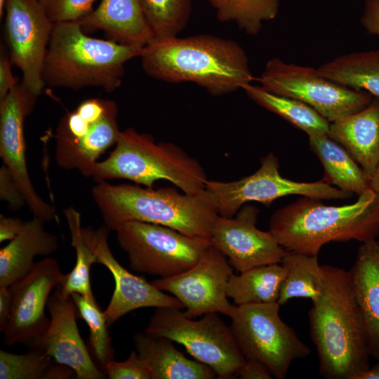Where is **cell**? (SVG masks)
<instances>
[{
  "mask_svg": "<svg viewBox=\"0 0 379 379\" xmlns=\"http://www.w3.org/2000/svg\"><path fill=\"white\" fill-rule=\"evenodd\" d=\"M322 271L321 292L308 314L319 371L327 379H355L370 367L365 319L350 272L327 265H322Z\"/></svg>",
  "mask_w": 379,
  "mask_h": 379,
  "instance_id": "6da1fadb",
  "label": "cell"
},
{
  "mask_svg": "<svg viewBox=\"0 0 379 379\" xmlns=\"http://www.w3.org/2000/svg\"><path fill=\"white\" fill-rule=\"evenodd\" d=\"M140 58L149 77L168 83L192 82L214 96L243 89L257 79L237 41L211 34L154 39Z\"/></svg>",
  "mask_w": 379,
  "mask_h": 379,
  "instance_id": "7a4b0ae2",
  "label": "cell"
},
{
  "mask_svg": "<svg viewBox=\"0 0 379 379\" xmlns=\"http://www.w3.org/2000/svg\"><path fill=\"white\" fill-rule=\"evenodd\" d=\"M91 194L105 225L113 231L125 222L139 221L210 239L218 216L215 199L206 189L189 194L171 187L154 189L104 181L97 183Z\"/></svg>",
  "mask_w": 379,
  "mask_h": 379,
  "instance_id": "3957f363",
  "label": "cell"
},
{
  "mask_svg": "<svg viewBox=\"0 0 379 379\" xmlns=\"http://www.w3.org/2000/svg\"><path fill=\"white\" fill-rule=\"evenodd\" d=\"M270 231L287 251L318 255L332 241L362 243L379 237V195L368 189L350 204L328 206L303 197L274 211Z\"/></svg>",
  "mask_w": 379,
  "mask_h": 379,
  "instance_id": "277c9868",
  "label": "cell"
},
{
  "mask_svg": "<svg viewBox=\"0 0 379 379\" xmlns=\"http://www.w3.org/2000/svg\"><path fill=\"white\" fill-rule=\"evenodd\" d=\"M144 47L86 34L77 21L54 23L42 72L52 87H100L111 93L121 84L124 65Z\"/></svg>",
  "mask_w": 379,
  "mask_h": 379,
  "instance_id": "5b68a950",
  "label": "cell"
},
{
  "mask_svg": "<svg viewBox=\"0 0 379 379\" xmlns=\"http://www.w3.org/2000/svg\"><path fill=\"white\" fill-rule=\"evenodd\" d=\"M91 177L97 183L126 179L147 187L164 180L189 194L203 192L208 180L200 162L181 147L157 142L151 135L131 127L121 131L114 149L95 164Z\"/></svg>",
  "mask_w": 379,
  "mask_h": 379,
  "instance_id": "8992f818",
  "label": "cell"
},
{
  "mask_svg": "<svg viewBox=\"0 0 379 379\" xmlns=\"http://www.w3.org/2000/svg\"><path fill=\"white\" fill-rule=\"evenodd\" d=\"M277 302L232 305L228 317L236 343L246 359L265 364L277 379L286 378L296 359L310 354V347L279 316Z\"/></svg>",
  "mask_w": 379,
  "mask_h": 379,
  "instance_id": "52a82bcc",
  "label": "cell"
},
{
  "mask_svg": "<svg viewBox=\"0 0 379 379\" xmlns=\"http://www.w3.org/2000/svg\"><path fill=\"white\" fill-rule=\"evenodd\" d=\"M144 332L182 345L197 361L212 368L217 378H234L246 361L230 326L217 312L193 320L180 309L157 307Z\"/></svg>",
  "mask_w": 379,
  "mask_h": 379,
  "instance_id": "ba28073f",
  "label": "cell"
},
{
  "mask_svg": "<svg viewBox=\"0 0 379 379\" xmlns=\"http://www.w3.org/2000/svg\"><path fill=\"white\" fill-rule=\"evenodd\" d=\"M115 232L131 269L161 278L176 276L194 266L211 244L208 239L139 221L125 222Z\"/></svg>",
  "mask_w": 379,
  "mask_h": 379,
  "instance_id": "9c48e42d",
  "label": "cell"
},
{
  "mask_svg": "<svg viewBox=\"0 0 379 379\" xmlns=\"http://www.w3.org/2000/svg\"><path fill=\"white\" fill-rule=\"evenodd\" d=\"M117 114L114 101L99 98L85 100L65 114L55 134L58 166L91 177L99 156L118 140Z\"/></svg>",
  "mask_w": 379,
  "mask_h": 379,
  "instance_id": "30bf717a",
  "label": "cell"
},
{
  "mask_svg": "<svg viewBox=\"0 0 379 379\" xmlns=\"http://www.w3.org/2000/svg\"><path fill=\"white\" fill-rule=\"evenodd\" d=\"M256 80L270 93L307 104L329 123L360 111L373 99L364 91L347 88L325 77L317 68L288 63L278 58L267 61Z\"/></svg>",
  "mask_w": 379,
  "mask_h": 379,
  "instance_id": "8fae6325",
  "label": "cell"
},
{
  "mask_svg": "<svg viewBox=\"0 0 379 379\" xmlns=\"http://www.w3.org/2000/svg\"><path fill=\"white\" fill-rule=\"evenodd\" d=\"M206 189L215 199L218 215L225 218L234 217L249 201L269 207L275 199L293 194L321 200L344 199L352 194L323 180L304 182L282 177L272 152L262 158L260 168L253 174L231 182L208 180Z\"/></svg>",
  "mask_w": 379,
  "mask_h": 379,
  "instance_id": "7c38bea8",
  "label": "cell"
},
{
  "mask_svg": "<svg viewBox=\"0 0 379 379\" xmlns=\"http://www.w3.org/2000/svg\"><path fill=\"white\" fill-rule=\"evenodd\" d=\"M4 38L22 82L39 96L45 86L42 72L54 22L39 0H6Z\"/></svg>",
  "mask_w": 379,
  "mask_h": 379,
  "instance_id": "4fadbf2b",
  "label": "cell"
},
{
  "mask_svg": "<svg viewBox=\"0 0 379 379\" xmlns=\"http://www.w3.org/2000/svg\"><path fill=\"white\" fill-rule=\"evenodd\" d=\"M232 274L233 267L227 257L211 244L190 269L150 283L175 297L184 305V314L190 319L209 312L227 316L232 305L228 301L226 288Z\"/></svg>",
  "mask_w": 379,
  "mask_h": 379,
  "instance_id": "5bb4252c",
  "label": "cell"
},
{
  "mask_svg": "<svg viewBox=\"0 0 379 379\" xmlns=\"http://www.w3.org/2000/svg\"><path fill=\"white\" fill-rule=\"evenodd\" d=\"M38 96L21 81L0 100V157L22 191L29 211L45 222L58 221L56 210L36 192L27 170L24 124Z\"/></svg>",
  "mask_w": 379,
  "mask_h": 379,
  "instance_id": "9a60e30c",
  "label": "cell"
},
{
  "mask_svg": "<svg viewBox=\"0 0 379 379\" xmlns=\"http://www.w3.org/2000/svg\"><path fill=\"white\" fill-rule=\"evenodd\" d=\"M63 274L57 260L46 258L34 262L30 270L9 286L12 310L4 333L7 345H27L46 332L50 325L45 314L51 292L62 282Z\"/></svg>",
  "mask_w": 379,
  "mask_h": 379,
  "instance_id": "2e32d148",
  "label": "cell"
},
{
  "mask_svg": "<svg viewBox=\"0 0 379 379\" xmlns=\"http://www.w3.org/2000/svg\"><path fill=\"white\" fill-rule=\"evenodd\" d=\"M258 214L257 207L246 204L232 218L218 215L212 229L211 244L239 272L280 263L286 252L270 230L256 227Z\"/></svg>",
  "mask_w": 379,
  "mask_h": 379,
  "instance_id": "e0dca14e",
  "label": "cell"
},
{
  "mask_svg": "<svg viewBox=\"0 0 379 379\" xmlns=\"http://www.w3.org/2000/svg\"><path fill=\"white\" fill-rule=\"evenodd\" d=\"M46 308L51 316L50 325L46 332L26 345L28 348L69 366L77 379L105 378V373L95 364L80 335L77 310L72 296H65L58 286L51 294Z\"/></svg>",
  "mask_w": 379,
  "mask_h": 379,
  "instance_id": "ac0fdd59",
  "label": "cell"
},
{
  "mask_svg": "<svg viewBox=\"0 0 379 379\" xmlns=\"http://www.w3.org/2000/svg\"><path fill=\"white\" fill-rule=\"evenodd\" d=\"M109 230L105 225L95 230L83 227L84 236L96 255L97 263L105 266L114 280L112 298L104 310L108 327L129 312L140 308L183 309L184 305L175 297L158 289L142 277L133 274L117 261L108 245Z\"/></svg>",
  "mask_w": 379,
  "mask_h": 379,
  "instance_id": "d6986e66",
  "label": "cell"
},
{
  "mask_svg": "<svg viewBox=\"0 0 379 379\" xmlns=\"http://www.w3.org/2000/svg\"><path fill=\"white\" fill-rule=\"evenodd\" d=\"M86 31H103L118 43L145 47L154 39L139 0H101L78 21Z\"/></svg>",
  "mask_w": 379,
  "mask_h": 379,
  "instance_id": "ffe728a7",
  "label": "cell"
},
{
  "mask_svg": "<svg viewBox=\"0 0 379 379\" xmlns=\"http://www.w3.org/2000/svg\"><path fill=\"white\" fill-rule=\"evenodd\" d=\"M328 135L347 151L370 180L379 162V98L330 123Z\"/></svg>",
  "mask_w": 379,
  "mask_h": 379,
  "instance_id": "44dd1931",
  "label": "cell"
},
{
  "mask_svg": "<svg viewBox=\"0 0 379 379\" xmlns=\"http://www.w3.org/2000/svg\"><path fill=\"white\" fill-rule=\"evenodd\" d=\"M368 334L371 356L379 360V242H364L349 271Z\"/></svg>",
  "mask_w": 379,
  "mask_h": 379,
  "instance_id": "7402d4cb",
  "label": "cell"
},
{
  "mask_svg": "<svg viewBox=\"0 0 379 379\" xmlns=\"http://www.w3.org/2000/svg\"><path fill=\"white\" fill-rule=\"evenodd\" d=\"M44 221L33 216L18 234L0 250V286H9L26 274L36 255L48 256L58 248V237L48 232Z\"/></svg>",
  "mask_w": 379,
  "mask_h": 379,
  "instance_id": "603a6c76",
  "label": "cell"
},
{
  "mask_svg": "<svg viewBox=\"0 0 379 379\" xmlns=\"http://www.w3.org/2000/svg\"><path fill=\"white\" fill-rule=\"evenodd\" d=\"M135 350L145 361L151 379H213L214 370L200 361L190 359L176 349L173 341L143 332L133 338Z\"/></svg>",
  "mask_w": 379,
  "mask_h": 379,
  "instance_id": "cb8c5ba5",
  "label": "cell"
},
{
  "mask_svg": "<svg viewBox=\"0 0 379 379\" xmlns=\"http://www.w3.org/2000/svg\"><path fill=\"white\" fill-rule=\"evenodd\" d=\"M308 137L312 151L324 167L323 180L358 196L370 189L369 180L362 168L343 146L327 134Z\"/></svg>",
  "mask_w": 379,
  "mask_h": 379,
  "instance_id": "d4e9b609",
  "label": "cell"
},
{
  "mask_svg": "<svg viewBox=\"0 0 379 379\" xmlns=\"http://www.w3.org/2000/svg\"><path fill=\"white\" fill-rule=\"evenodd\" d=\"M325 77L379 98V50L339 55L317 67Z\"/></svg>",
  "mask_w": 379,
  "mask_h": 379,
  "instance_id": "484cf974",
  "label": "cell"
},
{
  "mask_svg": "<svg viewBox=\"0 0 379 379\" xmlns=\"http://www.w3.org/2000/svg\"><path fill=\"white\" fill-rule=\"evenodd\" d=\"M284 277L280 263L254 267L232 274L226 293L236 305L277 302Z\"/></svg>",
  "mask_w": 379,
  "mask_h": 379,
  "instance_id": "4316f807",
  "label": "cell"
},
{
  "mask_svg": "<svg viewBox=\"0 0 379 379\" xmlns=\"http://www.w3.org/2000/svg\"><path fill=\"white\" fill-rule=\"evenodd\" d=\"M250 99L303 131L307 135L327 134L330 123L307 104L270 93L260 85L249 84L242 89Z\"/></svg>",
  "mask_w": 379,
  "mask_h": 379,
  "instance_id": "83f0119b",
  "label": "cell"
},
{
  "mask_svg": "<svg viewBox=\"0 0 379 379\" xmlns=\"http://www.w3.org/2000/svg\"><path fill=\"white\" fill-rule=\"evenodd\" d=\"M285 270L277 302L286 304L295 298L314 301L319 295L322 282V265L317 255H309L292 251L286 252L280 262Z\"/></svg>",
  "mask_w": 379,
  "mask_h": 379,
  "instance_id": "f1b7e54d",
  "label": "cell"
},
{
  "mask_svg": "<svg viewBox=\"0 0 379 379\" xmlns=\"http://www.w3.org/2000/svg\"><path fill=\"white\" fill-rule=\"evenodd\" d=\"M64 215L71 236V244L75 250L76 262L59 286L65 296L77 293L91 302L96 301L90 282V270L92 265L97 263V258L84 236L81 214L69 206L64 210Z\"/></svg>",
  "mask_w": 379,
  "mask_h": 379,
  "instance_id": "f546056e",
  "label": "cell"
},
{
  "mask_svg": "<svg viewBox=\"0 0 379 379\" xmlns=\"http://www.w3.org/2000/svg\"><path fill=\"white\" fill-rule=\"evenodd\" d=\"M76 378L74 371L43 352L28 350L25 354L0 350V379Z\"/></svg>",
  "mask_w": 379,
  "mask_h": 379,
  "instance_id": "4dcf8cb0",
  "label": "cell"
},
{
  "mask_svg": "<svg viewBox=\"0 0 379 379\" xmlns=\"http://www.w3.org/2000/svg\"><path fill=\"white\" fill-rule=\"evenodd\" d=\"M218 20L234 22L249 35H257L265 22L276 18L280 0H208Z\"/></svg>",
  "mask_w": 379,
  "mask_h": 379,
  "instance_id": "1f68e13d",
  "label": "cell"
},
{
  "mask_svg": "<svg viewBox=\"0 0 379 379\" xmlns=\"http://www.w3.org/2000/svg\"><path fill=\"white\" fill-rule=\"evenodd\" d=\"M154 39L176 36L187 26L192 0H139Z\"/></svg>",
  "mask_w": 379,
  "mask_h": 379,
  "instance_id": "d6a6232c",
  "label": "cell"
},
{
  "mask_svg": "<svg viewBox=\"0 0 379 379\" xmlns=\"http://www.w3.org/2000/svg\"><path fill=\"white\" fill-rule=\"evenodd\" d=\"M71 296L77 307V316L88 326L90 350L103 371L107 364L114 358L104 311L96 301L91 302L82 295L73 293Z\"/></svg>",
  "mask_w": 379,
  "mask_h": 379,
  "instance_id": "836d02e7",
  "label": "cell"
},
{
  "mask_svg": "<svg viewBox=\"0 0 379 379\" xmlns=\"http://www.w3.org/2000/svg\"><path fill=\"white\" fill-rule=\"evenodd\" d=\"M96 0H39L54 22L78 21L89 13Z\"/></svg>",
  "mask_w": 379,
  "mask_h": 379,
  "instance_id": "e575fe53",
  "label": "cell"
},
{
  "mask_svg": "<svg viewBox=\"0 0 379 379\" xmlns=\"http://www.w3.org/2000/svg\"><path fill=\"white\" fill-rule=\"evenodd\" d=\"M103 371L109 379H151L147 365L136 350L123 361L109 362Z\"/></svg>",
  "mask_w": 379,
  "mask_h": 379,
  "instance_id": "d590c367",
  "label": "cell"
},
{
  "mask_svg": "<svg viewBox=\"0 0 379 379\" xmlns=\"http://www.w3.org/2000/svg\"><path fill=\"white\" fill-rule=\"evenodd\" d=\"M0 199L6 201L12 211L19 210L27 205L22 191L5 164L0 168Z\"/></svg>",
  "mask_w": 379,
  "mask_h": 379,
  "instance_id": "8d00e7d4",
  "label": "cell"
},
{
  "mask_svg": "<svg viewBox=\"0 0 379 379\" xmlns=\"http://www.w3.org/2000/svg\"><path fill=\"white\" fill-rule=\"evenodd\" d=\"M360 22L365 30L379 41V0H364Z\"/></svg>",
  "mask_w": 379,
  "mask_h": 379,
  "instance_id": "74e56055",
  "label": "cell"
},
{
  "mask_svg": "<svg viewBox=\"0 0 379 379\" xmlns=\"http://www.w3.org/2000/svg\"><path fill=\"white\" fill-rule=\"evenodd\" d=\"M13 62L9 55L4 52V49L1 48L0 55V100L4 99L6 95L18 83L17 79L12 73L11 66Z\"/></svg>",
  "mask_w": 379,
  "mask_h": 379,
  "instance_id": "f35d334b",
  "label": "cell"
},
{
  "mask_svg": "<svg viewBox=\"0 0 379 379\" xmlns=\"http://www.w3.org/2000/svg\"><path fill=\"white\" fill-rule=\"evenodd\" d=\"M237 374L241 379H271L274 378L265 364L253 359H246Z\"/></svg>",
  "mask_w": 379,
  "mask_h": 379,
  "instance_id": "ab89813d",
  "label": "cell"
},
{
  "mask_svg": "<svg viewBox=\"0 0 379 379\" xmlns=\"http://www.w3.org/2000/svg\"><path fill=\"white\" fill-rule=\"evenodd\" d=\"M24 222L16 217H6L0 215V242L11 241L20 232Z\"/></svg>",
  "mask_w": 379,
  "mask_h": 379,
  "instance_id": "60d3db41",
  "label": "cell"
},
{
  "mask_svg": "<svg viewBox=\"0 0 379 379\" xmlns=\"http://www.w3.org/2000/svg\"><path fill=\"white\" fill-rule=\"evenodd\" d=\"M12 293L9 286H0V331L4 333L12 310Z\"/></svg>",
  "mask_w": 379,
  "mask_h": 379,
  "instance_id": "b9f144b4",
  "label": "cell"
},
{
  "mask_svg": "<svg viewBox=\"0 0 379 379\" xmlns=\"http://www.w3.org/2000/svg\"><path fill=\"white\" fill-rule=\"evenodd\" d=\"M355 379H379V360L373 366L359 374Z\"/></svg>",
  "mask_w": 379,
  "mask_h": 379,
  "instance_id": "7bdbcfd3",
  "label": "cell"
},
{
  "mask_svg": "<svg viewBox=\"0 0 379 379\" xmlns=\"http://www.w3.org/2000/svg\"><path fill=\"white\" fill-rule=\"evenodd\" d=\"M369 187L375 194L379 195V162L377 165L373 175L369 180Z\"/></svg>",
  "mask_w": 379,
  "mask_h": 379,
  "instance_id": "ee69618b",
  "label": "cell"
},
{
  "mask_svg": "<svg viewBox=\"0 0 379 379\" xmlns=\"http://www.w3.org/2000/svg\"><path fill=\"white\" fill-rule=\"evenodd\" d=\"M6 0H0V18L4 15V6Z\"/></svg>",
  "mask_w": 379,
  "mask_h": 379,
  "instance_id": "f6af8a7d",
  "label": "cell"
}]
</instances>
